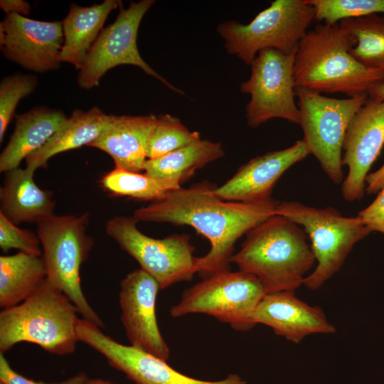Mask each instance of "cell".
Listing matches in <instances>:
<instances>
[{"label": "cell", "mask_w": 384, "mask_h": 384, "mask_svg": "<svg viewBox=\"0 0 384 384\" xmlns=\"http://www.w3.org/2000/svg\"><path fill=\"white\" fill-rule=\"evenodd\" d=\"M304 139L291 146L251 159L238 168L224 184L213 189L223 201L260 203L272 199L273 188L284 173L309 155Z\"/></svg>", "instance_id": "17"}, {"label": "cell", "mask_w": 384, "mask_h": 384, "mask_svg": "<svg viewBox=\"0 0 384 384\" xmlns=\"http://www.w3.org/2000/svg\"><path fill=\"white\" fill-rule=\"evenodd\" d=\"M338 23L354 41L351 54L363 65L384 73V15L374 14Z\"/></svg>", "instance_id": "26"}, {"label": "cell", "mask_w": 384, "mask_h": 384, "mask_svg": "<svg viewBox=\"0 0 384 384\" xmlns=\"http://www.w3.org/2000/svg\"><path fill=\"white\" fill-rule=\"evenodd\" d=\"M295 53L286 54L268 48L260 51L252 63L249 79L240 91L250 95L245 109L248 126L252 128L274 118L299 123L295 103L294 62Z\"/></svg>", "instance_id": "11"}, {"label": "cell", "mask_w": 384, "mask_h": 384, "mask_svg": "<svg viewBox=\"0 0 384 384\" xmlns=\"http://www.w3.org/2000/svg\"><path fill=\"white\" fill-rule=\"evenodd\" d=\"M88 220V213L79 216L53 215L37 223V235L43 247L47 280L70 299L83 319L104 327L81 287L80 269L93 246L86 233Z\"/></svg>", "instance_id": "5"}, {"label": "cell", "mask_w": 384, "mask_h": 384, "mask_svg": "<svg viewBox=\"0 0 384 384\" xmlns=\"http://www.w3.org/2000/svg\"><path fill=\"white\" fill-rule=\"evenodd\" d=\"M358 216L370 232L378 231L384 234V188L378 192L368 207L358 213Z\"/></svg>", "instance_id": "32"}, {"label": "cell", "mask_w": 384, "mask_h": 384, "mask_svg": "<svg viewBox=\"0 0 384 384\" xmlns=\"http://www.w3.org/2000/svg\"><path fill=\"white\" fill-rule=\"evenodd\" d=\"M100 328L88 320L79 319L76 327L78 341L100 353L111 366L124 373L135 384H246L236 374L215 381L189 377L171 368L166 361L131 345L118 343Z\"/></svg>", "instance_id": "13"}, {"label": "cell", "mask_w": 384, "mask_h": 384, "mask_svg": "<svg viewBox=\"0 0 384 384\" xmlns=\"http://www.w3.org/2000/svg\"><path fill=\"white\" fill-rule=\"evenodd\" d=\"M254 323L264 324L294 343L312 334H332L335 327L319 306L298 299L294 292L266 294L253 316Z\"/></svg>", "instance_id": "18"}, {"label": "cell", "mask_w": 384, "mask_h": 384, "mask_svg": "<svg viewBox=\"0 0 384 384\" xmlns=\"http://www.w3.org/2000/svg\"><path fill=\"white\" fill-rule=\"evenodd\" d=\"M199 139V132L190 131L178 117L159 114L149 141L147 159L159 158Z\"/></svg>", "instance_id": "28"}, {"label": "cell", "mask_w": 384, "mask_h": 384, "mask_svg": "<svg viewBox=\"0 0 384 384\" xmlns=\"http://www.w3.org/2000/svg\"><path fill=\"white\" fill-rule=\"evenodd\" d=\"M41 242L29 230L19 228L0 212V247L4 252L17 249L29 255L41 256Z\"/></svg>", "instance_id": "31"}, {"label": "cell", "mask_w": 384, "mask_h": 384, "mask_svg": "<svg viewBox=\"0 0 384 384\" xmlns=\"http://www.w3.org/2000/svg\"><path fill=\"white\" fill-rule=\"evenodd\" d=\"M157 282L142 269L129 272L121 282V320L131 346L167 361L169 348L158 326Z\"/></svg>", "instance_id": "16"}, {"label": "cell", "mask_w": 384, "mask_h": 384, "mask_svg": "<svg viewBox=\"0 0 384 384\" xmlns=\"http://www.w3.org/2000/svg\"><path fill=\"white\" fill-rule=\"evenodd\" d=\"M109 120L110 115L97 107L87 111L74 110L43 146L26 158V168L35 172L46 167L48 161L58 154L89 146L101 134Z\"/></svg>", "instance_id": "23"}, {"label": "cell", "mask_w": 384, "mask_h": 384, "mask_svg": "<svg viewBox=\"0 0 384 384\" xmlns=\"http://www.w3.org/2000/svg\"><path fill=\"white\" fill-rule=\"evenodd\" d=\"M277 215L302 226L310 238L317 265L304 278L303 284L311 290L319 289L335 274L353 246L370 233L358 215L343 216L332 207L316 208L283 201L277 205Z\"/></svg>", "instance_id": "6"}, {"label": "cell", "mask_w": 384, "mask_h": 384, "mask_svg": "<svg viewBox=\"0 0 384 384\" xmlns=\"http://www.w3.org/2000/svg\"><path fill=\"white\" fill-rule=\"evenodd\" d=\"M384 188V164L377 171L368 174L366 178V191L368 194L378 193Z\"/></svg>", "instance_id": "34"}, {"label": "cell", "mask_w": 384, "mask_h": 384, "mask_svg": "<svg viewBox=\"0 0 384 384\" xmlns=\"http://www.w3.org/2000/svg\"><path fill=\"white\" fill-rule=\"evenodd\" d=\"M0 6L6 14H17L26 16L31 11L29 4L23 0H1Z\"/></svg>", "instance_id": "35"}, {"label": "cell", "mask_w": 384, "mask_h": 384, "mask_svg": "<svg viewBox=\"0 0 384 384\" xmlns=\"http://www.w3.org/2000/svg\"><path fill=\"white\" fill-rule=\"evenodd\" d=\"M154 3V0H142L131 2L127 9H124L122 5L119 7L114 23L102 29L87 53L78 77L80 87L90 90L97 87L108 70L118 65H132L140 68L172 90L184 94L151 68L139 52L138 29L142 18Z\"/></svg>", "instance_id": "12"}, {"label": "cell", "mask_w": 384, "mask_h": 384, "mask_svg": "<svg viewBox=\"0 0 384 384\" xmlns=\"http://www.w3.org/2000/svg\"><path fill=\"white\" fill-rule=\"evenodd\" d=\"M46 278L42 256L18 252L0 257V306H16L26 299Z\"/></svg>", "instance_id": "25"}, {"label": "cell", "mask_w": 384, "mask_h": 384, "mask_svg": "<svg viewBox=\"0 0 384 384\" xmlns=\"http://www.w3.org/2000/svg\"><path fill=\"white\" fill-rule=\"evenodd\" d=\"M77 308L46 278L23 302L0 312V353L21 342L36 344L63 356L74 352L78 341Z\"/></svg>", "instance_id": "4"}, {"label": "cell", "mask_w": 384, "mask_h": 384, "mask_svg": "<svg viewBox=\"0 0 384 384\" xmlns=\"http://www.w3.org/2000/svg\"><path fill=\"white\" fill-rule=\"evenodd\" d=\"M313 20L314 10L307 0H275L248 24L227 21L218 26L217 32L227 52L250 65L265 49L295 53Z\"/></svg>", "instance_id": "7"}, {"label": "cell", "mask_w": 384, "mask_h": 384, "mask_svg": "<svg viewBox=\"0 0 384 384\" xmlns=\"http://www.w3.org/2000/svg\"><path fill=\"white\" fill-rule=\"evenodd\" d=\"M384 144V100L369 97L352 119L345 134L342 164L348 174L341 183L343 198L361 200L366 178Z\"/></svg>", "instance_id": "14"}, {"label": "cell", "mask_w": 384, "mask_h": 384, "mask_svg": "<svg viewBox=\"0 0 384 384\" xmlns=\"http://www.w3.org/2000/svg\"><path fill=\"white\" fill-rule=\"evenodd\" d=\"M0 383L1 384H70V379L59 383H45L35 381L23 377L16 372L10 366L8 361L0 353Z\"/></svg>", "instance_id": "33"}, {"label": "cell", "mask_w": 384, "mask_h": 384, "mask_svg": "<svg viewBox=\"0 0 384 384\" xmlns=\"http://www.w3.org/2000/svg\"><path fill=\"white\" fill-rule=\"evenodd\" d=\"M68 117L58 110L36 107L16 115L14 131L0 155V171L17 169L23 159L43 146Z\"/></svg>", "instance_id": "21"}, {"label": "cell", "mask_w": 384, "mask_h": 384, "mask_svg": "<svg viewBox=\"0 0 384 384\" xmlns=\"http://www.w3.org/2000/svg\"><path fill=\"white\" fill-rule=\"evenodd\" d=\"M314 19L334 25L341 21L384 14V0H307Z\"/></svg>", "instance_id": "29"}, {"label": "cell", "mask_w": 384, "mask_h": 384, "mask_svg": "<svg viewBox=\"0 0 384 384\" xmlns=\"http://www.w3.org/2000/svg\"><path fill=\"white\" fill-rule=\"evenodd\" d=\"M109 192L138 200L159 201L181 185L169 179L154 178L146 173L128 171L117 166L105 174L100 181Z\"/></svg>", "instance_id": "27"}, {"label": "cell", "mask_w": 384, "mask_h": 384, "mask_svg": "<svg viewBox=\"0 0 384 384\" xmlns=\"http://www.w3.org/2000/svg\"><path fill=\"white\" fill-rule=\"evenodd\" d=\"M132 217L116 216L106 224L107 234L158 283L160 289L190 281L198 272L195 247L186 234L156 239L143 234Z\"/></svg>", "instance_id": "10"}, {"label": "cell", "mask_w": 384, "mask_h": 384, "mask_svg": "<svg viewBox=\"0 0 384 384\" xmlns=\"http://www.w3.org/2000/svg\"><path fill=\"white\" fill-rule=\"evenodd\" d=\"M33 75L15 74L4 78L0 85V142L4 139L18 102L31 95L37 86Z\"/></svg>", "instance_id": "30"}, {"label": "cell", "mask_w": 384, "mask_h": 384, "mask_svg": "<svg viewBox=\"0 0 384 384\" xmlns=\"http://www.w3.org/2000/svg\"><path fill=\"white\" fill-rule=\"evenodd\" d=\"M33 174L26 167L6 172L0 190V212L16 225L38 223L55 215L53 191L40 188Z\"/></svg>", "instance_id": "20"}, {"label": "cell", "mask_w": 384, "mask_h": 384, "mask_svg": "<svg viewBox=\"0 0 384 384\" xmlns=\"http://www.w3.org/2000/svg\"><path fill=\"white\" fill-rule=\"evenodd\" d=\"M241 249L231 262L256 277L266 294L294 292L316 260L304 229L289 219L274 215L246 233Z\"/></svg>", "instance_id": "3"}, {"label": "cell", "mask_w": 384, "mask_h": 384, "mask_svg": "<svg viewBox=\"0 0 384 384\" xmlns=\"http://www.w3.org/2000/svg\"><path fill=\"white\" fill-rule=\"evenodd\" d=\"M265 294L254 275L240 270L221 272L186 289L179 302L171 308L170 314L176 318L206 314L235 330L248 331L256 325L253 316Z\"/></svg>", "instance_id": "9"}, {"label": "cell", "mask_w": 384, "mask_h": 384, "mask_svg": "<svg viewBox=\"0 0 384 384\" xmlns=\"http://www.w3.org/2000/svg\"><path fill=\"white\" fill-rule=\"evenodd\" d=\"M63 41L60 21H41L9 14L0 23V48L3 55L35 72L45 73L60 66Z\"/></svg>", "instance_id": "15"}, {"label": "cell", "mask_w": 384, "mask_h": 384, "mask_svg": "<svg viewBox=\"0 0 384 384\" xmlns=\"http://www.w3.org/2000/svg\"><path fill=\"white\" fill-rule=\"evenodd\" d=\"M369 97L384 100V82L373 86L368 93Z\"/></svg>", "instance_id": "37"}, {"label": "cell", "mask_w": 384, "mask_h": 384, "mask_svg": "<svg viewBox=\"0 0 384 384\" xmlns=\"http://www.w3.org/2000/svg\"><path fill=\"white\" fill-rule=\"evenodd\" d=\"M156 124V116L110 115L101 134L88 146L107 153L115 166L134 172L144 170L146 150Z\"/></svg>", "instance_id": "19"}, {"label": "cell", "mask_w": 384, "mask_h": 384, "mask_svg": "<svg viewBox=\"0 0 384 384\" xmlns=\"http://www.w3.org/2000/svg\"><path fill=\"white\" fill-rule=\"evenodd\" d=\"M223 156L220 142L201 139L159 158L147 159L144 171L150 176L169 179L181 185L196 171Z\"/></svg>", "instance_id": "24"}, {"label": "cell", "mask_w": 384, "mask_h": 384, "mask_svg": "<svg viewBox=\"0 0 384 384\" xmlns=\"http://www.w3.org/2000/svg\"><path fill=\"white\" fill-rule=\"evenodd\" d=\"M73 378L72 384H113L101 379L88 378L84 373H79Z\"/></svg>", "instance_id": "36"}, {"label": "cell", "mask_w": 384, "mask_h": 384, "mask_svg": "<svg viewBox=\"0 0 384 384\" xmlns=\"http://www.w3.org/2000/svg\"><path fill=\"white\" fill-rule=\"evenodd\" d=\"M122 5L119 0H105L89 7L72 4L62 22L64 41L60 61L80 70L90 48L102 31L109 14Z\"/></svg>", "instance_id": "22"}, {"label": "cell", "mask_w": 384, "mask_h": 384, "mask_svg": "<svg viewBox=\"0 0 384 384\" xmlns=\"http://www.w3.org/2000/svg\"><path fill=\"white\" fill-rule=\"evenodd\" d=\"M215 186L205 181L169 192L164 198L134 211L139 221L189 225L206 238L210 249L197 257L203 278L229 271L236 241L267 218L277 215L274 199L260 203L226 201L213 193Z\"/></svg>", "instance_id": "1"}, {"label": "cell", "mask_w": 384, "mask_h": 384, "mask_svg": "<svg viewBox=\"0 0 384 384\" xmlns=\"http://www.w3.org/2000/svg\"><path fill=\"white\" fill-rule=\"evenodd\" d=\"M353 45V38L339 23L317 24L307 31L294 55L295 87L349 97L368 95L384 82V73L358 62L350 52Z\"/></svg>", "instance_id": "2"}, {"label": "cell", "mask_w": 384, "mask_h": 384, "mask_svg": "<svg viewBox=\"0 0 384 384\" xmlns=\"http://www.w3.org/2000/svg\"><path fill=\"white\" fill-rule=\"evenodd\" d=\"M299 123L310 154L336 184L343 182L342 151L346 130L368 95L346 99L324 96L305 88H296Z\"/></svg>", "instance_id": "8"}]
</instances>
